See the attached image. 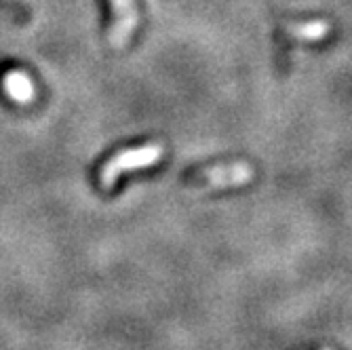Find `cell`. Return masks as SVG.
<instances>
[{
	"label": "cell",
	"mask_w": 352,
	"mask_h": 350,
	"mask_svg": "<svg viewBox=\"0 0 352 350\" xmlns=\"http://www.w3.org/2000/svg\"><path fill=\"white\" fill-rule=\"evenodd\" d=\"M163 154H165L163 144H144V146H138V148L120 150L100 169V184L104 188H112L120 175L161 163Z\"/></svg>",
	"instance_id": "6da1fadb"
},
{
	"label": "cell",
	"mask_w": 352,
	"mask_h": 350,
	"mask_svg": "<svg viewBox=\"0 0 352 350\" xmlns=\"http://www.w3.org/2000/svg\"><path fill=\"white\" fill-rule=\"evenodd\" d=\"M110 7L114 13V23L108 32V41L112 49H124L131 41L133 32L142 23V15L135 0H110Z\"/></svg>",
	"instance_id": "7a4b0ae2"
},
{
	"label": "cell",
	"mask_w": 352,
	"mask_h": 350,
	"mask_svg": "<svg viewBox=\"0 0 352 350\" xmlns=\"http://www.w3.org/2000/svg\"><path fill=\"white\" fill-rule=\"evenodd\" d=\"M255 177V171L249 163H228V165H215L207 167L197 173L195 182L205 188H236L245 186Z\"/></svg>",
	"instance_id": "3957f363"
},
{
	"label": "cell",
	"mask_w": 352,
	"mask_h": 350,
	"mask_svg": "<svg viewBox=\"0 0 352 350\" xmlns=\"http://www.w3.org/2000/svg\"><path fill=\"white\" fill-rule=\"evenodd\" d=\"M331 23L325 19H312V21H298V23H287L285 34L302 43H316L323 41L331 34Z\"/></svg>",
	"instance_id": "277c9868"
},
{
	"label": "cell",
	"mask_w": 352,
	"mask_h": 350,
	"mask_svg": "<svg viewBox=\"0 0 352 350\" xmlns=\"http://www.w3.org/2000/svg\"><path fill=\"white\" fill-rule=\"evenodd\" d=\"M5 91L17 104H30L36 100V85L23 70H11L5 76Z\"/></svg>",
	"instance_id": "5b68a950"
},
{
	"label": "cell",
	"mask_w": 352,
	"mask_h": 350,
	"mask_svg": "<svg viewBox=\"0 0 352 350\" xmlns=\"http://www.w3.org/2000/svg\"><path fill=\"white\" fill-rule=\"evenodd\" d=\"M25 19H28V15L15 7H9V9L0 7V23H21Z\"/></svg>",
	"instance_id": "8992f818"
}]
</instances>
